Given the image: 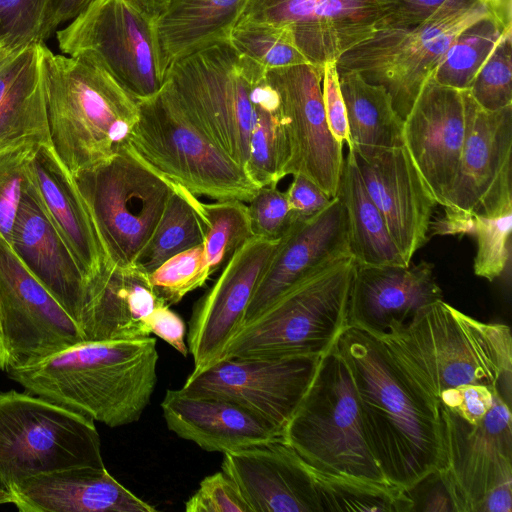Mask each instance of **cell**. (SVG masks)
I'll list each match as a JSON object with an SVG mask.
<instances>
[{"instance_id": "cell-35", "label": "cell", "mask_w": 512, "mask_h": 512, "mask_svg": "<svg viewBox=\"0 0 512 512\" xmlns=\"http://www.w3.org/2000/svg\"><path fill=\"white\" fill-rule=\"evenodd\" d=\"M197 201L194 194L172 182L161 218L134 266L149 275L170 257L203 245L204 227Z\"/></svg>"}, {"instance_id": "cell-4", "label": "cell", "mask_w": 512, "mask_h": 512, "mask_svg": "<svg viewBox=\"0 0 512 512\" xmlns=\"http://www.w3.org/2000/svg\"><path fill=\"white\" fill-rule=\"evenodd\" d=\"M45 84L51 146L72 175L128 145L138 102L105 71L46 46Z\"/></svg>"}, {"instance_id": "cell-53", "label": "cell", "mask_w": 512, "mask_h": 512, "mask_svg": "<svg viewBox=\"0 0 512 512\" xmlns=\"http://www.w3.org/2000/svg\"><path fill=\"white\" fill-rule=\"evenodd\" d=\"M512 511V482H506L492 489L477 512H511Z\"/></svg>"}, {"instance_id": "cell-47", "label": "cell", "mask_w": 512, "mask_h": 512, "mask_svg": "<svg viewBox=\"0 0 512 512\" xmlns=\"http://www.w3.org/2000/svg\"><path fill=\"white\" fill-rule=\"evenodd\" d=\"M322 96L326 119L334 138L347 146L350 144L346 107L339 84L336 62L323 66Z\"/></svg>"}, {"instance_id": "cell-52", "label": "cell", "mask_w": 512, "mask_h": 512, "mask_svg": "<svg viewBox=\"0 0 512 512\" xmlns=\"http://www.w3.org/2000/svg\"><path fill=\"white\" fill-rule=\"evenodd\" d=\"M93 0H51L48 17V33L51 37L57 28L83 12Z\"/></svg>"}, {"instance_id": "cell-32", "label": "cell", "mask_w": 512, "mask_h": 512, "mask_svg": "<svg viewBox=\"0 0 512 512\" xmlns=\"http://www.w3.org/2000/svg\"><path fill=\"white\" fill-rule=\"evenodd\" d=\"M336 196L346 211L349 248L357 264L408 266L364 186L350 147L344 156Z\"/></svg>"}, {"instance_id": "cell-40", "label": "cell", "mask_w": 512, "mask_h": 512, "mask_svg": "<svg viewBox=\"0 0 512 512\" xmlns=\"http://www.w3.org/2000/svg\"><path fill=\"white\" fill-rule=\"evenodd\" d=\"M210 276L203 245L170 257L148 275L156 296L169 306L202 287Z\"/></svg>"}, {"instance_id": "cell-11", "label": "cell", "mask_w": 512, "mask_h": 512, "mask_svg": "<svg viewBox=\"0 0 512 512\" xmlns=\"http://www.w3.org/2000/svg\"><path fill=\"white\" fill-rule=\"evenodd\" d=\"M72 176L109 263L133 266L161 218L172 182L148 165L129 144Z\"/></svg>"}, {"instance_id": "cell-50", "label": "cell", "mask_w": 512, "mask_h": 512, "mask_svg": "<svg viewBox=\"0 0 512 512\" xmlns=\"http://www.w3.org/2000/svg\"><path fill=\"white\" fill-rule=\"evenodd\" d=\"M397 5L388 28L417 26L443 7L450 0H396Z\"/></svg>"}, {"instance_id": "cell-42", "label": "cell", "mask_w": 512, "mask_h": 512, "mask_svg": "<svg viewBox=\"0 0 512 512\" xmlns=\"http://www.w3.org/2000/svg\"><path fill=\"white\" fill-rule=\"evenodd\" d=\"M477 250L474 273L493 281L504 272L509 261L512 209L494 215H473Z\"/></svg>"}, {"instance_id": "cell-18", "label": "cell", "mask_w": 512, "mask_h": 512, "mask_svg": "<svg viewBox=\"0 0 512 512\" xmlns=\"http://www.w3.org/2000/svg\"><path fill=\"white\" fill-rule=\"evenodd\" d=\"M323 68L309 63L266 71L279 95L290 143L286 176L302 174L331 198L342 171L343 145L332 135L322 96Z\"/></svg>"}, {"instance_id": "cell-30", "label": "cell", "mask_w": 512, "mask_h": 512, "mask_svg": "<svg viewBox=\"0 0 512 512\" xmlns=\"http://www.w3.org/2000/svg\"><path fill=\"white\" fill-rule=\"evenodd\" d=\"M44 42L20 47L0 61V151L51 144Z\"/></svg>"}, {"instance_id": "cell-26", "label": "cell", "mask_w": 512, "mask_h": 512, "mask_svg": "<svg viewBox=\"0 0 512 512\" xmlns=\"http://www.w3.org/2000/svg\"><path fill=\"white\" fill-rule=\"evenodd\" d=\"M28 171L48 217L80 267L87 289L109 261L75 180L51 144L35 146Z\"/></svg>"}, {"instance_id": "cell-8", "label": "cell", "mask_w": 512, "mask_h": 512, "mask_svg": "<svg viewBox=\"0 0 512 512\" xmlns=\"http://www.w3.org/2000/svg\"><path fill=\"white\" fill-rule=\"evenodd\" d=\"M266 71L228 39L175 60L166 71L165 81L188 116L245 171L253 92Z\"/></svg>"}, {"instance_id": "cell-39", "label": "cell", "mask_w": 512, "mask_h": 512, "mask_svg": "<svg viewBox=\"0 0 512 512\" xmlns=\"http://www.w3.org/2000/svg\"><path fill=\"white\" fill-rule=\"evenodd\" d=\"M228 40L240 53L252 58L266 70L308 63L283 28L240 22L233 28Z\"/></svg>"}, {"instance_id": "cell-3", "label": "cell", "mask_w": 512, "mask_h": 512, "mask_svg": "<svg viewBox=\"0 0 512 512\" xmlns=\"http://www.w3.org/2000/svg\"><path fill=\"white\" fill-rule=\"evenodd\" d=\"M381 340L437 399L449 388L486 385L511 403L512 335L505 324L479 321L441 299Z\"/></svg>"}, {"instance_id": "cell-25", "label": "cell", "mask_w": 512, "mask_h": 512, "mask_svg": "<svg viewBox=\"0 0 512 512\" xmlns=\"http://www.w3.org/2000/svg\"><path fill=\"white\" fill-rule=\"evenodd\" d=\"M8 243L27 270L79 327L86 299V281L48 217L31 180L21 200Z\"/></svg>"}, {"instance_id": "cell-56", "label": "cell", "mask_w": 512, "mask_h": 512, "mask_svg": "<svg viewBox=\"0 0 512 512\" xmlns=\"http://www.w3.org/2000/svg\"><path fill=\"white\" fill-rule=\"evenodd\" d=\"M12 501L13 499L11 492L0 485V505L8 503L12 504Z\"/></svg>"}, {"instance_id": "cell-37", "label": "cell", "mask_w": 512, "mask_h": 512, "mask_svg": "<svg viewBox=\"0 0 512 512\" xmlns=\"http://www.w3.org/2000/svg\"><path fill=\"white\" fill-rule=\"evenodd\" d=\"M507 32L490 14L471 23L456 35L434 70L432 79L459 91L468 90L502 35Z\"/></svg>"}, {"instance_id": "cell-33", "label": "cell", "mask_w": 512, "mask_h": 512, "mask_svg": "<svg viewBox=\"0 0 512 512\" xmlns=\"http://www.w3.org/2000/svg\"><path fill=\"white\" fill-rule=\"evenodd\" d=\"M339 84L348 120L347 147L365 154L404 145V120L383 86L367 82L354 71L339 74Z\"/></svg>"}, {"instance_id": "cell-21", "label": "cell", "mask_w": 512, "mask_h": 512, "mask_svg": "<svg viewBox=\"0 0 512 512\" xmlns=\"http://www.w3.org/2000/svg\"><path fill=\"white\" fill-rule=\"evenodd\" d=\"M353 152L364 186L409 265L428 241L437 203L404 145L365 154Z\"/></svg>"}, {"instance_id": "cell-20", "label": "cell", "mask_w": 512, "mask_h": 512, "mask_svg": "<svg viewBox=\"0 0 512 512\" xmlns=\"http://www.w3.org/2000/svg\"><path fill=\"white\" fill-rule=\"evenodd\" d=\"M463 91L430 77L403 122V144L437 205L453 188L465 136Z\"/></svg>"}, {"instance_id": "cell-57", "label": "cell", "mask_w": 512, "mask_h": 512, "mask_svg": "<svg viewBox=\"0 0 512 512\" xmlns=\"http://www.w3.org/2000/svg\"><path fill=\"white\" fill-rule=\"evenodd\" d=\"M11 51H9L4 45L0 44V61Z\"/></svg>"}, {"instance_id": "cell-14", "label": "cell", "mask_w": 512, "mask_h": 512, "mask_svg": "<svg viewBox=\"0 0 512 512\" xmlns=\"http://www.w3.org/2000/svg\"><path fill=\"white\" fill-rule=\"evenodd\" d=\"M396 0H249L238 23L285 29L309 64L323 68L388 28Z\"/></svg>"}, {"instance_id": "cell-49", "label": "cell", "mask_w": 512, "mask_h": 512, "mask_svg": "<svg viewBox=\"0 0 512 512\" xmlns=\"http://www.w3.org/2000/svg\"><path fill=\"white\" fill-rule=\"evenodd\" d=\"M169 307L165 303L158 305L147 318L148 328L151 334H155L186 357L189 354L185 342L186 325Z\"/></svg>"}, {"instance_id": "cell-10", "label": "cell", "mask_w": 512, "mask_h": 512, "mask_svg": "<svg viewBox=\"0 0 512 512\" xmlns=\"http://www.w3.org/2000/svg\"><path fill=\"white\" fill-rule=\"evenodd\" d=\"M489 14L480 0H450L417 26L376 31L343 53L338 75L354 71L383 86L404 120L456 35Z\"/></svg>"}, {"instance_id": "cell-23", "label": "cell", "mask_w": 512, "mask_h": 512, "mask_svg": "<svg viewBox=\"0 0 512 512\" xmlns=\"http://www.w3.org/2000/svg\"><path fill=\"white\" fill-rule=\"evenodd\" d=\"M221 470L251 512H321L308 466L283 438L223 453Z\"/></svg>"}, {"instance_id": "cell-22", "label": "cell", "mask_w": 512, "mask_h": 512, "mask_svg": "<svg viewBox=\"0 0 512 512\" xmlns=\"http://www.w3.org/2000/svg\"><path fill=\"white\" fill-rule=\"evenodd\" d=\"M347 257H352L347 216L342 202L335 196L314 216L296 220L279 240L242 326L258 317L294 284Z\"/></svg>"}, {"instance_id": "cell-29", "label": "cell", "mask_w": 512, "mask_h": 512, "mask_svg": "<svg viewBox=\"0 0 512 512\" xmlns=\"http://www.w3.org/2000/svg\"><path fill=\"white\" fill-rule=\"evenodd\" d=\"M162 303L147 273L107 263L87 285L79 328L86 342L147 337V318Z\"/></svg>"}, {"instance_id": "cell-7", "label": "cell", "mask_w": 512, "mask_h": 512, "mask_svg": "<svg viewBox=\"0 0 512 512\" xmlns=\"http://www.w3.org/2000/svg\"><path fill=\"white\" fill-rule=\"evenodd\" d=\"M283 439L314 470L389 482L368 446L356 389L337 342L322 355Z\"/></svg>"}, {"instance_id": "cell-2", "label": "cell", "mask_w": 512, "mask_h": 512, "mask_svg": "<svg viewBox=\"0 0 512 512\" xmlns=\"http://www.w3.org/2000/svg\"><path fill=\"white\" fill-rule=\"evenodd\" d=\"M157 363L156 339L147 336L79 343L6 373L25 391L114 428L141 418Z\"/></svg>"}, {"instance_id": "cell-44", "label": "cell", "mask_w": 512, "mask_h": 512, "mask_svg": "<svg viewBox=\"0 0 512 512\" xmlns=\"http://www.w3.org/2000/svg\"><path fill=\"white\" fill-rule=\"evenodd\" d=\"M35 146L23 145L0 151V234L8 242L30 183L28 163Z\"/></svg>"}, {"instance_id": "cell-46", "label": "cell", "mask_w": 512, "mask_h": 512, "mask_svg": "<svg viewBox=\"0 0 512 512\" xmlns=\"http://www.w3.org/2000/svg\"><path fill=\"white\" fill-rule=\"evenodd\" d=\"M186 512H251L236 483L222 470L202 479Z\"/></svg>"}, {"instance_id": "cell-5", "label": "cell", "mask_w": 512, "mask_h": 512, "mask_svg": "<svg viewBox=\"0 0 512 512\" xmlns=\"http://www.w3.org/2000/svg\"><path fill=\"white\" fill-rule=\"evenodd\" d=\"M138 109L128 144L169 181L218 201L249 202L260 188L193 122L166 81Z\"/></svg>"}, {"instance_id": "cell-28", "label": "cell", "mask_w": 512, "mask_h": 512, "mask_svg": "<svg viewBox=\"0 0 512 512\" xmlns=\"http://www.w3.org/2000/svg\"><path fill=\"white\" fill-rule=\"evenodd\" d=\"M170 431L208 452H229L283 438L272 425L223 398L168 389L161 402Z\"/></svg>"}, {"instance_id": "cell-43", "label": "cell", "mask_w": 512, "mask_h": 512, "mask_svg": "<svg viewBox=\"0 0 512 512\" xmlns=\"http://www.w3.org/2000/svg\"><path fill=\"white\" fill-rule=\"evenodd\" d=\"M51 0H0V44L9 51L48 39Z\"/></svg>"}, {"instance_id": "cell-6", "label": "cell", "mask_w": 512, "mask_h": 512, "mask_svg": "<svg viewBox=\"0 0 512 512\" xmlns=\"http://www.w3.org/2000/svg\"><path fill=\"white\" fill-rule=\"evenodd\" d=\"M353 257L304 278L233 337L224 359L324 355L347 328Z\"/></svg>"}, {"instance_id": "cell-16", "label": "cell", "mask_w": 512, "mask_h": 512, "mask_svg": "<svg viewBox=\"0 0 512 512\" xmlns=\"http://www.w3.org/2000/svg\"><path fill=\"white\" fill-rule=\"evenodd\" d=\"M322 355L224 359L181 389L193 396L232 401L254 413L283 436L304 399Z\"/></svg>"}, {"instance_id": "cell-17", "label": "cell", "mask_w": 512, "mask_h": 512, "mask_svg": "<svg viewBox=\"0 0 512 512\" xmlns=\"http://www.w3.org/2000/svg\"><path fill=\"white\" fill-rule=\"evenodd\" d=\"M465 136L456 179L445 211L494 215L512 209V106L481 108L468 90Z\"/></svg>"}, {"instance_id": "cell-15", "label": "cell", "mask_w": 512, "mask_h": 512, "mask_svg": "<svg viewBox=\"0 0 512 512\" xmlns=\"http://www.w3.org/2000/svg\"><path fill=\"white\" fill-rule=\"evenodd\" d=\"M439 410L445 465L437 473L455 512H477L492 489L512 482L511 404L498 393L476 420Z\"/></svg>"}, {"instance_id": "cell-48", "label": "cell", "mask_w": 512, "mask_h": 512, "mask_svg": "<svg viewBox=\"0 0 512 512\" xmlns=\"http://www.w3.org/2000/svg\"><path fill=\"white\" fill-rule=\"evenodd\" d=\"M285 192L290 208L297 219L314 216L332 200L320 187L302 174H293V180Z\"/></svg>"}, {"instance_id": "cell-54", "label": "cell", "mask_w": 512, "mask_h": 512, "mask_svg": "<svg viewBox=\"0 0 512 512\" xmlns=\"http://www.w3.org/2000/svg\"><path fill=\"white\" fill-rule=\"evenodd\" d=\"M504 31H512V0H480Z\"/></svg>"}, {"instance_id": "cell-27", "label": "cell", "mask_w": 512, "mask_h": 512, "mask_svg": "<svg viewBox=\"0 0 512 512\" xmlns=\"http://www.w3.org/2000/svg\"><path fill=\"white\" fill-rule=\"evenodd\" d=\"M21 512H155L106 469L75 467L28 477L9 488Z\"/></svg>"}, {"instance_id": "cell-19", "label": "cell", "mask_w": 512, "mask_h": 512, "mask_svg": "<svg viewBox=\"0 0 512 512\" xmlns=\"http://www.w3.org/2000/svg\"><path fill=\"white\" fill-rule=\"evenodd\" d=\"M278 243L279 240L253 236L234 253L212 287L195 304L187 338L193 369L186 381L224 360Z\"/></svg>"}, {"instance_id": "cell-45", "label": "cell", "mask_w": 512, "mask_h": 512, "mask_svg": "<svg viewBox=\"0 0 512 512\" xmlns=\"http://www.w3.org/2000/svg\"><path fill=\"white\" fill-rule=\"evenodd\" d=\"M248 203L254 237L280 240L298 220L290 208L286 192L277 186L260 187Z\"/></svg>"}, {"instance_id": "cell-9", "label": "cell", "mask_w": 512, "mask_h": 512, "mask_svg": "<svg viewBox=\"0 0 512 512\" xmlns=\"http://www.w3.org/2000/svg\"><path fill=\"white\" fill-rule=\"evenodd\" d=\"M91 418L27 391L0 392V485L75 467L104 468Z\"/></svg>"}, {"instance_id": "cell-31", "label": "cell", "mask_w": 512, "mask_h": 512, "mask_svg": "<svg viewBox=\"0 0 512 512\" xmlns=\"http://www.w3.org/2000/svg\"><path fill=\"white\" fill-rule=\"evenodd\" d=\"M249 0H169L155 18L163 67L229 38Z\"/></svg>"}, {"instance_id": "cell-24", "label": "cell", "mask_w": 512, "mask_h": 512, "mask_svg": "<svg viewBox=\"0 0 512 512\" xmlns=\"http://www.w3.org/2000/svg\"><path fill=\"white\" fill-rule=\"evenodd\" d=\"M441 299L443 293L431 263H356L348 299V326L381 339L394 327L408 323L421 308Z\"/></svg>"}, {"instance_id": "cell-13", "label": "cell", "mask_w": 512, "mask_h": 512, "mask_svg": "<svg viewBox=\"0 0 512 512\" xmlns=\"http://www.w3.org/2000/svg\"><path fill=\"white\" fill-rule=\"evenodd\" d=\"M83 342L73 318L0 234V369L27 366Z\"/></svg>"}, {"instance_id": "cell-55", "label": "cell", "mask_w": 512, "mask_h": 512, "mask_svg": "<svg viewBox=\"0 0 512 512\" xmlns=\"http://www.w3.org/2000/svg\"><path fill=\"white\" fill-rule=\"evenodd\" d=\"M136 6L156 18L169 0H130Z\"/></svg>"}, {"instance_id": "cell-34", "label": "cell", "mask_w": 512, "mask_h": 512, "mask_svg": "<svg viewBox=\"0 0 512 512\" xmlns=\"http://www.w3.org/2000/svg\"><path fill=\"white\" fill-rule=\"evenodd\" d=\"M289 160L290 143L280 98L265 76L253 92L246 171L258 187L277 186L286 176Z\"/></svg>"}, {"instance_id": "cell-12", "label": "cell", "mask_w": 512, "mask_h": 512, "mask_svg": "<svg viewBox=\"0 0 512 512\" xmlns=\"http://www.w3.org/2000/svg\"><path fill=\"white\" fill-rule=\"evenodd\" d=\"M56 38L64 55L102 69L137 102L165 83L155 18L130 0H93Z\"/></svg>"}, {"instance_id": "cell-41", "label": "cell", "mask_w": 512, "mask_h": 512, "mask_svg": "<svg viewBox=\"0 0 512 512\" xmlns=\"http://www.w3.org/2000/svg\"><path fill=\"white\" fill-rule=\"evenodd\" d=\"M468 92L487 111L512 106V31L502 35Z\"/></svg>"}, {"instance_id": "cell-51", "label": "cell", "mask_w": 512, "mask_h": 512, "mask_svg": "<svg viewBox=\"0 0 512 512\" xmlns=\"http://www.w3.org/2000/svg\"><path fill=\"white\" fill-rule=\"evenodd\" d=\"M429 230L433 231L431 235H473L474 218L473 215L445 211L442 217L431 221Z\"/></svg>"}, {"instance_id": "cell-1", "label": "cell", "mask_w": 512, "mask_h": 512, "mask_svg": "<svg viewBox=\"0 0 512 512\" xmlns=\"http://www.w3.org/2000/svg\"><path fill=\"white\" fill-rule=\"evenodd\" d=\"M337 346L353 379L370 451L386 480L409 492L445 465L438 399L381 339L347 326Z\"/></svg>"}, {"instance_id": "cell-36", "label": "cell", "mask_w": 512, "mask_h": 512, "mask_svg": "<svg viewBox=\"0 0 512 512\" xmlns=\"http://www.w3.org/2000/svg\"><path fill=\"white\" fill-rule=\"evenodd\" d=\"M320 502L321 512H407L413 511L410 493L390 482L329 474L308 467Z\"/></svg>"}, {"instance_id": "cell-38", "label": "cell", "mask_w": 512, "mask_h": 512, "mask_svg": "<svg viewBox=\"0 0 512 512\" xmlns=\"http://www.w3.org/2000/svg\"><path fill=\"white\" fill-rule=\"evenodd\" d=\"M197 207L204 227L203 247L214 274L253 237L248 207L236 199L211 204L198 200Z\"/></svg>"}]
</instances>
